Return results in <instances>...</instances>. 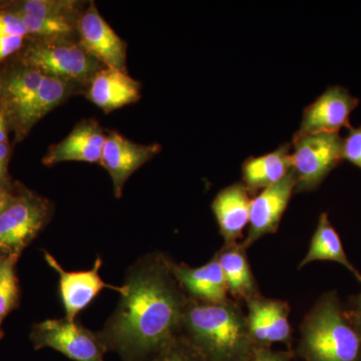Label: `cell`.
Masks as SVG:
<instances>
[{"label":"cell","mask_w":361,"mask_h":361,"mask_svg":"<svg viewBox=\"0 0 361 361\" xmlns=\"http://www.w3.org/2000/svg\"><path fill=\"white\" fill-rule=\"evenodd\" d=\"M292 142H284L275 151L248 157L242 165V179L248 192L263 191L277 184L290 172Z\"/></svg>","instance_id":"19"},{"label":"cell","mask_w":361,"mask_h":361,"mask_svg":"<svg viewBox=\"0 0 361 361\" xmlns=\"http://www.w3.org/2000/svg\"><path fill=\"white\" fill-rule=\"evenodd\" d=\"M16 13L40 18H66L78 20L82 11L73 0H25L9 6Z\"/></svg>","instance_id":"23"},{"label":"cell","mask_w":361,"mask_h":361,"mask_svg":"<svg viewBox=\"0 0 361 361\" xmlns=\"http://www.w3.org/2000/svg\"><path fill=\"white\" fill-rule=\"evenodd\" d=\"M90 103L106 114L137 103L141 99V84L127 71L101 68L85 90Z\"/></svg>","instance_id":"15"},{"label":"cell","mask_w":361,"mask_h":361,"mask_svg":"<svg viewBox=\"0 0 361 361\" xmlns=\"http://www.w3.org/2000/svg\"><path fill=\"white\" fill-rule=\"evenodd\" d=\"M342 158L361 169V126L351 127L342 139Z\"/></svg>","instance_id":"25"},{"label":"cell","mask_w":361,"mask_h":361,"mask_svg":"<svg viewBox=\"0 0 361 361\" xmlns=\"http://www.w3.org/2000/svg\"><path fill=\"white\" fill-rule=\"evenodd\" d=\"M42 71L20 63L4 75L0 84V104L6 111L9 127L16 133V141L28 134L27 118L39 85Z\"/></svg>","instance_id":"11"},{"label":"cell","mask_w":361,"mask_h":361,"mask_svg":"<svg viewBox=\"0 0 361 361\" xmlns=\"http://www.w3.org/2000/svg\"><path fill=\"white\" fill-rule=\"evenodd\" d=\"M9 122L4 106L0 104V144L8 142Z\"/></svg>","instance_id":"31"},{"label":"cell","mask_w":361,"mask_h":361,"mask_svg":"<svg viewBox=\"0 0 361 361\" xmlns=\"http://www.w3.org/2000/svg\"><path fill=\"white\" fill-rule=\"evenodd\" d=\"M106 133L94 118L78 123L73 130L58 144L49 147L42 163L47 167L63 161H85L99 164Z\"/></svg>","instance_id":"14"},{"label":"cell","mask_w":361,"mask_h":361,"mask_svg":"<svg viewBox=\"0 0 361 361\" xmlns=\"http://www.w3.org/2000/svg\"><path fill=\"white\" fill-rule=\"evenodd\" d=\"M295 188V174L291 169L283 179L263 190L251 200L250 226L243 246H251L264 235L277 231Z\"/></svg>","instance_id":"13"},{"label":"cell","mask_w":361,"mask_h":361,"mask_svg":"<svg viewBox=\"0 0 361 361\" xmlns=\"http://www.w3.org/2000/svg\"><path fill=\"white\" fill-rule=\"evenodd\" d=\"M251 199L243 183H235L221 190L212 203L223 238L233 245L242 236L250 219Z\"/></svg>","instance_id":"18"},{"label":"cell","mask_w":361,"mask_h":361,"mask_svg":"<svg viewBox=\"0 0 361 361\" xmlns=\"http://www.w3.org/2000/svg\"><path fill=\"white\" fill-rule=\"evenodd\" d=\"M78 87H82L68 80L44 75L28 115V132L49 111L63 104L73 92H77Z\"/></svg>","instance_id":"22"},{"label":"cell","mask_w":361,"mask_h":361,"mask_svg":"<svg viewBox=\"0 0 361 361\" xmlns=\"http://www.w3.org/2000/svg\"><path fill=\"white\" fill-rule=\"evenodd\" d=\"M30 339L35 349L52 348L73 361H104L108 351L97 332L66 317L35 323Z\"/></svg>","instance_id":"7"},{"label":"cell","mask_w":361,"mask_h":361,"mask_svg":"<svg viewBox=\"0 0 361 361\" xmlns=\"http://www.w3.org/2000/svg\"><path fill=\"white\" fill-rule=\"evenodd\" d=\"M182 332L185 341L207 361H247L253 339L248 323L233 304L189 300Z\"/></svg>","instance_id":"2"},{"label":"cell","mask_w":361,"mask_h":361,"mask_svg":"<svg viewBox=\"0 0 361 361\" xmlns=\"http://www.w3.org/2000/svg\"><path fill=\"white\" fill-rule=\"evenodd\" d=\"M4 35H28L20 16L8 7L0 9V37Z\"/></svg>","instance_id":"27"},{"label":"cell","mask_w":361,"mask_h":361,"mask_svg":"<svg viewBox=\"0 0 361 361\" xmlns=\"http://www.w3.org/2000/svg\"><path fill=\"white\" fill-rule=\"evenodd\" d=\"M356 325H357V331L360 332V336H361V320L356 319Z\"/></svg>","instance_id":"34"},{"label":"cell","mask_w":361,"mask_h":361,"mask_svg":"<svg viewBox=\"0 0 361 361\" xmlns=\"http://www.w3.org/2000/svg\"><path fill=\"white\" fill-rule=\"evenodd\" d=\"M172 272L183 290L189 294L193 301L208 304L227 301V285L216 256L201 267L192 268L172 262Z\"/></svg>","instance_id":"17"},{"label":"cell","mask_w":361,"mask_h":361,"mask_svg":"<svg viewBox=\"0 0 361 361\" xmlns=\"http://www.w3.org/2000/svg\"><path fill=\"white\" fill-rule=\"evenodd\" d=\"M20 63L44 75L68 80L85 89L97 71L104 68L85 51L78 40L71 37L35 39L23 51Z\"/></svg>","instance_id":"4"},{"label":"cell","mask_w":361,"mask_h":361,"mask_svg":"<svg viewBox=\"0 0 361 361\" xmlns=\"http://www.w3.org/2000/svg\"><path fill=\"white\" fill-rule=\"evenodd\" d=\"M44 259L52 269L59 273V291L66 311V317L77 319L78 315L89 307L92 301L104 289H113L123 294L125 287L106 283L99 275L103 260L97 257L94 267L90 270L66 271L49 252H44Z\"/></svg>","instance_id":"10"},{"label":"cell","mask_w":361,"mask_h":361,"mask_svg":"<svg viewBox=\"0 0 361 361\" xmlns=\"http://www.w3.org/2000/svg\"><path fill=\"white\" fill-rule=\"evenodd\" d=\"M318 260L339 263L348 268V270L355 275L356 279L361 282V274L348 260L342 247L341 237L330 222L327 213H322L320 215L317 228L311 240L310 250L301 262L300 267Z\"/></svg>","instance_id":"20"},{"label":"cell","mask_w":361,"mask_h":361,"mask_svg":"<svg viewBox=\"0 0 361 361\" xmlns=\"http://www.w3.org/2000/svg\"><path fill=\"white\" fill-rule=\"evenodd\" d=\"M196 355L185 339L180 341L178 338L168 348L154 356L151 361H198L196 360Z\"/></svg>","instance_id":"26"},{"label":"cell","mask_w":361,"mask_h":361,"mask_svg":"<svg viewBox=\"0 0 361 361\" xmlns=\"http://www.w3.org/2000/svg\"><path fill=\"white\" fill-rule=\"evenodd\" d=\"M18 190V187H16V185L13 186L11 183L0 184V213L13 200Z\"/></svg>","instance_id":"29"},{"label":"cell","mask_w":361,"mask_h":361,"mask_svg":"<svg viewBox=\"0 0 361 361\" xmlns=\"http://www.w3.org/2000/svg\"><path fill=\"white\" fill-rule=\"evenodd\" d=\"M125 292L97 332L108 350L125 361L155 356L179 338L189 299L172 272V262L149 254L126 275Z\"/></svg>","instance_id":"1"},{"label":"cell","mask_w":361,"mask_h":361,"mask_svg":"<svg viewBox=\"0 0 361 361\" xmlns=\"http://www.w3.org/2000/svg\"><path fill=\"white\" fill-rule=\"evenodd\" d=\"M360 99L341 85H331L303 111L300 128L293 137L316 134H338L342 128L350 129L351 113Z\"/></svg>","instance_id":"8"},{"label":"cell","mask_w":361,"mask_h":361,"mask_svg":"<svg viewBox=\"0 0 361 361\" xmlns=\"http://www.w3.org/2000/svg\"><path fill=\"white\" fill-rule=\"evenodd\" d=\"M18 261L0 258V320L20 306V287L16 274Z\"/></svg>","instance_id":"24"},{"label":"cell","mask_w":361,"mask_h":361,"mask_svg":"<svg viewBox=\"0 0 361 361\" xmlns=\"http://www.w3.org/2000/svg\"><path fill=\"white\" fill-rule=\"evenodd\" d=\"M78 42L104 68L127 71L128 45L104 20L94 1L78 20Z\"/></svg>","instance_id":"9"},{"label":"cell","mask_w":361,"mask_h":361,"mask_svg":"<svg viewBox=\"0 0 361 361\" xmlns=\"http://www.w3.org/2000/svg\"><path fill=\"white\" fill-rule=\"evenodd\" d=\"M302 348L310 361H360L361 336L346 319L336 294L322 297L302 327Z\"/></svg>","instance_id":"3"},{"label":"cell","mask_w":361,"mask_h":361,"mask_svg":"<svg viewBox=\"0 0 361 361\" xmlns=\"http://www.w3.org/2000/svg\"><path fill=\"white\" fill-rule=\"evenodd\" d=\"M11 156V147L8 142L0 144V184H7V165Z\"/></svg>","instance_id":"30"},{"label":"cell","mask_w":361,"mask_h":361,"mask_svg":"<svg viewBox=\"0 0 361 361\" xmlns=\"http://www.w3.org/2000/svg\"><path fill=\"white\" fill-rule=\"evenodd\" d=\"M25 37L20 35H4L0 37V61L20 51L25 42Z\"/></svg>","instance_id":"28"},{"label":"cell","mask_w":361,"mask_h":361,"mask_svg":"<svg viewBox=\"0 0 361 361\" xmlns=\"http://www.w3.org/2000/svg\"><path fill=\"white\" fill-rule=\"evenodd\" d=\"M292 170L296 178L295 192L317 189L341 165L342 137L339 134H316L292 140Z\"/></svg>","instance_id":"6"},{"label":"cell","mask_w":361,"mask_h":361,"mask_svg":"<svg viewBox=\"0 0 361 361\" xmlns=\"http://www.w3.org/2000/svg\"><path fill=\"white\" fill-rule=\"evenodd\" d=\"M1 320H0V337H1V334H2V332H1Z\"/></svg>","instance_id":"35"},{"label":"cell","mask_w":361,"mask_h":361,"mask_svg":"<svg viewBox=\"0 0 361 361\" xmlns=\"http://www.w3.org/2000/svg\"><path fill=\"white\" fill-rule=\"evenodd\" d=\"M222 268L228 291L232 295L250 299L255 283L250 266L241 247H229L216 255Z\"/></svg>","instance_id":"21"},{"label":"cell","mask_w":361,"mask_h":361,"mask_svg":"<svg viewBox=\"0 0 361 361\" xmlns=\"http://www.w3.org/2000/svg\"><path fill=\"white\" fill-rule=\"evenodd\" d=\"M356 305H357V316H356V319L361 320V293L360 295L358 296Z\"/></svg>","instance_id":"33"},{"label":"cell","mask_w":361,"mask_h":361,"mask_svg":"<svg viewBox=\"0 0 361 361\" xmlns=\"http://www.w3.org/2000/svg\"><path fill=\"white\" fill-rule=\"evenodd\" d=\"M161 151L158 142L137 144L115 130L106 133L99 165L110 175L116 198H122L123 187L130 176Z\"/></svg>","instance_id":"12"},{"label":"cell","mask_w":361,"mask_h":361,"mask_svg":"<svg viewBox=\"0 0 361 361\" xmlns=\"http://www.w3.org/2000/svg\"><path fill=\"white\" fill-rule=\"evenodd\" d=\"M52 214L51 200L18 187L13 200L0 213V258L18 262L23 251L49 224Z\"/></svg>","instance_id":"5"},{"label":"cell","mask_w":361,"mask_h":361,"mask_svg":"<svg viewBox=\"0 0 361 361\" xmlns=\"http://www.w3.org/2000/svg\"><path fill=\"white\" fill-rule=\"evenodd\" d=\"M249 332L253 341L271 344L288 341L291 336L289 307L283 301L273 299H248Z\"/></svg>","instance_id":"16"},{"label":"cell","mask_w":361,"mask_h":361,"mask_svg":"<svg viewBox=\"0 0 361 361\" xmlns=\"http://www.w3.org/2000/svg\"><path fill=\"white\" fill-rule=\"evenodd\" d=\"M247 361H288L283 355L270 351H261Z\"/></svg>","instance_id":"32"}]
</instances>
